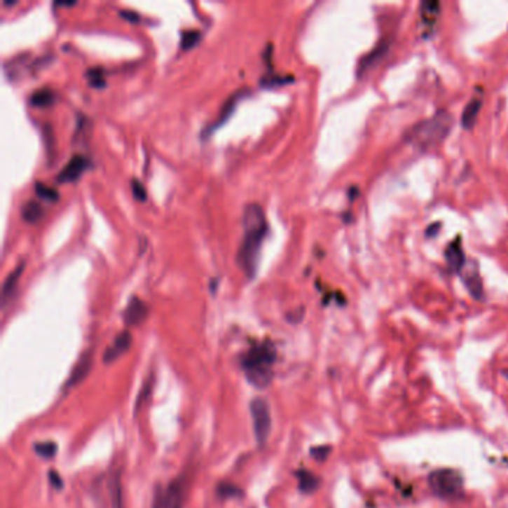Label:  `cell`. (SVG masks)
Listing matches in <instances>:
<instances>
[{
  "mask_svg": "<svg viewBox=\"0 0 508 508\" xmlns=\"http://www.w3.org/2000/svg\"><path fill=\"white\" fill-rule=\"evenodd\" d=\"M243 239L238 251V266L252 279L256 273L259 251L268 230L263 207L258 203H247L243 210Z\"/></svg>",
  "mask_w": 508,
  "mask_h": 508,
  "instance_id": "1",
  "label": "cell"
},
{
  "mask_svg": "<svg viewBox=\"0 0 508 508\" xmlns=\"http://www.w3.org/2000/svg\"><path fill=\"white\" fill-rule=\"evenodd\" d=\"M276 349L270 341L254 343L240 357V367L243 369L247 380L255 387L264 389L275 379Z\"/></svg>",
  "mask_w": 508,
  "mask_h": 508,
  "instance_id": "2",
  "label": "cell"
},
{
  "mask_svg": "<svg viewBox=\"0 0 508 508\" xmlns=\"http://www.w3.org/2000/svg\"><path fill=\"white\" fill-rule=\"evenodd\" d=\"M452 125L453 118L451 114L446 111L437 112L430 120L420 123L413 130V142L423 149L434 148L435 145L441 144L451 133Z\"/></svg>",
  "mask_w": 508,
  "mask_h": 508,
  "instance_id": "3",
  "label": "cell"
},
{
  "mask_svg": "<svg viewBox=\"0 0 508 508\" xmlns=\"http://www.w3.org/2000/svg\"><path fill=\"white\" fill-rule=\"evenodd\" d=\"M430 488L435 496L443 500H456L464 493V479L456 469H437L428 479Z\"/></svg>",
  "mask_w": 508,
  "mask_h": 508,
  "instance_id": "4",
  "label": "cell"
},
{
  "mask_svg": "<svg viewBox=\"0 0 508 508\" xmlns=\"http://www.w3.org/2000/svg\"><path fill=\"white\" fill-rule=\"evenodd\" d=\"M188 492V480L178 476L165 486H158L153 493L152 508H184Z\"/></svg>",
  "mask_w": 508,
  "mask_h": 508,
  "instance_id": "5",
  "label": "cell"
},
{
  "mask_svg": "<svg viewBox=\"0 0 508 508\" xmlns=\"http://www.w3.org/2000/svg\"><path fill=\"white\" fill-rule=\"evenodd\" d=\"M249 410L254 422L255 440L259 447H264L271 432V410L268 401L266 398L256 397L252 399Z\"/></svg>",
  "mask_w": 508,
  "mask_h": 508,
  "instance_id": "6",
  "label": "cell"
},
{
  "mask_svg": "<svg viewBox=\"0 0 508 508\" xmlns=\"http://www.w3.org/2000/svg\"><path fill=\"white\" fill-rule=\"evenodd\" d=\"M92 362H94V353L91 349H88L82 353L78 362L75 364L74 370L70 371L67 380L64 383V391H70V389L76 387L79 383H82L87 379L88 374L91 373Z\"/></svg>",
  "mask_w": 508,
  "mask_h": 508,
  "instance_id": "7",
  "label": "cell"
},
{
  "mask_svg": "<svg viewBox=\"0 0 508 508\" xmlns=\"http://www.w3.org/2000/svg\"><path fill=\"white\" fill-rule=\"evenodd\" d=\"M246 94H247V90L246 88L238 90V91H234L231 94V96L226 100V103L222 104V108H221V111H219V114L217 116V120L214 123H212L210 125H207V128L205 130V136L212 135V133L215 132L217 128H219L221 125H224V124H226L230 120V116L235 111V106H238V103L246 96Z\"/></svg>",
  "mask_w": 508,
  "mask_h": 508,
  "instance_id": "8",
  "label": "cell"
},
{
  "mask_svg": "<svg viewBox=\"0 0 508 508\" xmlns=\"http://www.w3.org/2000/svg\"><path fill=\"white\" fill-rule=\"evenodd\" d=\"M459 273H460V276H462L465 287L472 297H474L476 300H483V297H484L483 282L480 277V270H479L477 263L476 261L465 263V266L462 267V270L459 271Z\"/></svg>",
  "mask_w": 508,
  "mask_h": 508,
  "instance_id": "9",
  "label": "cell"
},
{
  "mask_svg": "<svg viewBox=\"0 0 508 508\" xmlns=\"http://www.w3.org/2000/svg\"><path fill=\"white\" fill-rule=\"evenodd\" d=\"M88 160L81 156V153H76L72 158H70L64 167L62 169V172L57 174V181L62 184H67V182H75L79 179V176L84 173L88 167Z\"/></svg>",
  "mask_w": 508,
  "mask_h": 508,
  "instance_id": "10",
  "label": "cell"
},
{
  "mask_svg": "<svg viewBox=\"0 0 508 508\" xmlns=\"http://www.w3.org/2000/svg\"><path fill=\"white\" fill-rule=\"evenodd\" d=\"M124 322L128 327H139L148 317V306L139 297H132L124 310Z\"/></svg>",
  "mask_w": 508,
  "mask_h": 508,
  "instance_id": "11",
  "label": "cell"
},
{
  "mask_svg": "<svg viewBox=\"0 0 508 508\" xmlns=\"http://www.w3.org/2000/svg\"><path fill=\"white\" fill-rule=\"evenodd\" d=\"M132 343H133L132 334H130L128 331H123V333H120L116 336L112 346H109L108 349L104 350L103 362L104 364L115 362L118 358L124 355V353L130 349V346H132Z\"/></svg>",
  "mask_w": 508,
  "mask_h": 508,
  "instance_id": "12",
  "label": "cell"
},
{
  "mask_svg": "<svg viewBox=\"0 0 508 508\" xmlns=\"http://www.w3.org/2000/svg\"><path fill=\"white\" fill-rule=\"evenodd\" d=\"M441 5L439 2H423L419 8L420 27L423 29V34H430L440 18Z\"/></svg>",
  "mask_w": 508,
  "mask_h": 508,
  "instance_id": "13",
  "label": "cell"
},
{
  "mask_svg": "<svg viewBox=\"0 0 508 508\" xmlns=\"http://www.w3.org/2000/svg\"><path fill=\"white\" fill-rule=\"evenodd\" d=\"M446 261L452 271H460L465 266V254L462 249V240L456 238L451 245L446 247Z\"/></svg>",
  "mask_w": 508,
  "mask_h": 508,
  "instance_id": "14",
  "label": "cell"
},
{
  "mask_svg": "<svg viewBox=\"0 0 508 508\" xmlns=\"http://www.w3.org/2000/svg\"><path fill=\"white\" fill-rule=\"evenodd\" d=\"M121 476H123L121 469H115L109 477L108 488H109L112 508H124V493H123Z\"/></svg>",
  "mask_w": 508,
  "mask_h": 508,
  "instance_id": "15",
  "label": "cell"
},
{
  "mask_svg": "<svg viewBox=\"0 0 508 508\" xmlns=\"http://www.w3.org/2000/svg\"><path fill=\"white\" fill-rule=\"evenodd\" d=\"M295 476L298 479V489L303 493H313L321 486V479L309 469H297Z\"/></svg>",
  "mask_w": 508,
  "mask_h": 508,
  "instance_id": "16",
  "label": "cell"
},
{
  "mask_svg": "<svg viewBox=\"0 0 508 508\" xmlns=\"http://www.w3.org/2000/svg\"><path fill=\"white\" fill-rule=\"evenodd\" d=\"M29 102L34 108H48L55 102V92L48 87H42L32 92Z\"/></svg>",
  "mask_w": 508,
  "mask_h": 508,
  "instance_id": "17",
  "label": "cell"
},
{
  "mask_svg": "<svg viewBox=\"0 0 508 508\" xmlns=\"http://www.w3.org/2000/svg\"><path fill=\"white\" fill-rule=\"evenodd\" d=\"M386 50H387V43H383L382 42V43L377 45L371 53H369L367 55H365L362 58V60H361V64H359V74L367 72V70H370L371 67H374V64L379 63L382 60V58H383Z\"/></svg>",
  "mask_w": 508,
  "mask_h": 508,
  "instance_id": "18",
  "label": "cell"
},
{
  "mask_svg": "<svg viewBox=\"0 0 508 508\" xmlns=\"http://www.w3.org/2000/svg\"><path fill=\"white\" fill-rule=\"evenodd\" d=\"M22 270H25V264H18L15 267V270L11 271V273L8 275V277L5 279L4 287H2V300H4V304L11 298V295L14 294V291L17 288V283L20 280V276L22 273Z\"/></svg>",
  "mask_w": 508,
  "mask_h": 508,
  "instance_id": "19",
  "label": "cell"
},
{
  "mask_svg": "<svg viewBox=\"0 0 508 508\" xmlns=\"http://www.w3.org/2000/svg\"><path fill=\"white\" fill-rule=\"evenodd\" d=\"M480 109H481V100L480 99H471L468 102V104L465 106L464 114H462V125L467 130L474 127V124L477 121V116L480 114Z\"/></svg>",
  "mask_w": 508,
  "mask_h": 508,
  "instance_id": "20",
  "label": "cell"
},
{
  "mask_svg": "<svg viewBox=\"0 0 508 508\" xmlns=\"http://www.w3.org/2000/svg\"><path fill=\"white\" fill-rule=\"evenodd\" d=\"M217 495L221 500H239L243 498L245 492L231 481H221L217 486Z\"/></svg>",
  "mask_w": 508,
  "mask_h": 508,
  "instance_id": "21",
  "label": "cell"
},
{
  "mask_svg": "<svg viewBox=\"0 0 508 508\" xmlns=\"http://www.w3.org/2000/svg\"><path fill=\"white\" fill-rule=\"evenodd\" d=\"M22 219L29 224L38 222L43 215V206L39 202H34V200H29V202L22 206L21 210Z\"/></svg>",
  "mask_w": 508,
  "mask_h": 508,
  "instance_id": "22",
  "label": "cell"
},
{
  "mask_svg": "<svg viewBox=\"0 0 508 508\" xmlns=\"http://www.w3.org/2000/svg\"><path fill=\"white\" fill-rule=\"evenodd\" d=\"M153 382H156V377H153V373H151V374L146 377V379H145L144 385H142V387H140V392H139V395H137V398H136V403H135V413H136V415H137V413L140 411V409L145 406L146 401L149 399V397H151V394H152Z\"/></svg>",
  "mask_w": 508,
  "mask_h": 508,
  "instance_id": "23",
  "label": "cell"
},
{
  "mask_svg": "<svg viewBox=\"0 0 508 508\" xmlns=\"http://www.w3.org/2000/svg\"><path fill=\"white\" fill-rule=\"evenodd\" d=\"M33 451L42 459H53L58 452V446L54 441H41L33 444Z\"/></svg>",
  "mask_w": 508,
  "mask_h": 508,
  "instance_id": "24",
  "label": "cell"
},
{
  "mask_svg": "<svg viewBox=\"0 0 508 508\" xmlns=\"http://www.w3.org/2000/svg\"><path fill=\"white\" fill-rule=\"evenodd\" d=\"M202 39V33L198 30H185L182 32L181 38V48L182 50H191Z\"/></svg>",
  "mask_w": 508,
  "mask_h": 508,
  "instance_id": "25",
  "label": "cell"
},
{
  "mask_svg": "<svg viewBox=\"0 0 508 508\" xmlns=\"http://www.w3.org/2000/svg\"><path fill=\"white\" fill-rule=\"evenodd\" d=\"M34 191H36V194L41 198L48 200V202H57L58 200V193L54 190V188L46 186L42 182H36V185H34Z\"/></svg>",
  "mask_w": 508,
  "mask_h": 508,
  "instance_id": "26",
  "label": "cell"
},
{
  "mask_svg": "<svg viewBox=\"0 0 508 508\" xmlns=\"http://www.w3.org/2000/svg\"><path fill=\"white\" fill-rule=\"evenodd\" d=\"M331 451V446H315L310 448V455L315 460H317V462H324V460L329 456Z\"/></svg>",
  "mask_w": 508,
  "mask_h": 508,
  "instance_id": "27",
  "label": "cell"
},
{
  "mask_svg": "<svg viewBox=\"0 0 508 508\" xmlns=\"http://www.w3.org/2000/svg\"><path fill=\"white\" fill-rule=\"evenodd\" d=\"M87 78H88L90 84L92 87L100 88V87L104 85V78H103V74H102V70L99 67L97 69H88L87 70Z\"/></svg>",
  "mask_w": 508,
  "mask_h": 508,
  "instance_id": "28",
  "label": "cell"
},
{
  "mask_svg": "<svg viewBox=\"0 0 508 508\" xmlns=\"http://www.w3.org/2000/svg\"><path fill=\"white\" fill-rule=\"evenodd\" d=\"M132 193H133L135 198L139 200V202H145L146 200L145 185L142 184L139 179H132Z\"/></svg>",
  "mask_w": 508,
  "mask_h": 508,
  "instance_id": "29",
  "label": "cell"
},
{
  "mask_svg": "<svg viewBox=\"0 0 508 508\" xmlns=\"http://www.w3.org/2000/svg\"><path fill=\"white\" fill-rule=\"evenodd\" d=\"M48 480H50V483H51V486H53L54 489H57V490H60V489H63V488H64L63 477H62L60 474H58V472H57L55 469H51V471L48 472Z\"/></svg>",
  "mask_w": 508,
  "mask_h": 508,
  "instance_id": "30",
  "label": "cell"
},
{
  "mask_svg": "<svg viewBox=\"0 0 508 508\" xmlns=\"http://www.w3.org/2000/svg\"><path fill=\"white\" fill-rule=\"evenodd\" d=\"M121 17L124 20H127V21H132V22L139 21V15L135 13V11H127V9H124V11H121Z\"/></svg>",
  "mask_w": 508,
  "mask_h": 508,
  "instance_id": "31",
  "label": "cell"
}]
</instances>
